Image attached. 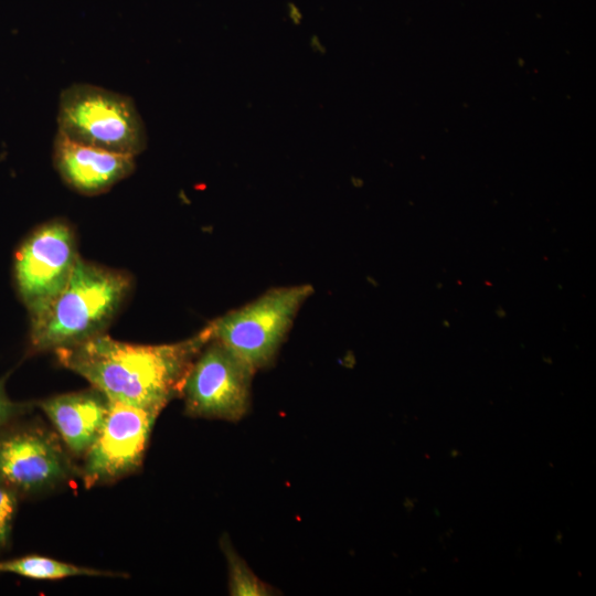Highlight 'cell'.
I'll return each mask as SVG.
<instances>
[{
	"label": "cell",
	"instance_id": "obj_1",
	"mask_svg": "<svg viewBox=\"0 0 596 596\" xmlns=\"http://www.w3.org/2000/svg\"><path fill=\"white\" fill-rule=\"evenodd\" d=\"M212 337V322L185 340L164 344L128 343L99 333L54 353L61 365L109 400L161 412L180 397L192 362Z\"/></svg>",
	"mask_w": 596,
	"mask_h": 596
},
{
	"label": "cell",
	"instance_id": "obj_2",
	"mask_svg": "<svg viewBox=\"0 0 596 596\" xmlns=\"http://www.w3.org/2000/svg\"><path fill=\"white\" fill-rule=\"evenodd\" d=\"M129 289L127 274L78 257L63 289L31 317L30 350L54 352L102 333Z\"/></svg>",
	"mask_w": 596,
	"mask_h": 596
},
{
	"label": "cell",
	"instance_id": "obj_3",
	"mask_svg": "<svg viewBox=\"0 0 596 596\" xmlns=\"http://www.w3.org/2000/svg\"><path fill=\"white\" fill-rule=\"evenodd\" d=\"M57 132L84 145L135 157L147 146L146 127L134 100L91 84H73L61 93Z\"/></svg>",
	"mask_w": 596,
	"mask_h": 596
},
{
	"label": "cell",
	"instance_id": "obj_4",
	"mask_svg": "<svg viewBox=\"0 0 596 596\" xmlns=\"http://www.w3.org/2000/svg\"><path fill=\"white\" fill-rule=\"evenodd\" d=\"M309 284L270 288L248 304L212 321L213 337L255 372L270 368L305 301Z\"/></svg>",
	"mask_w": 596,
	"mask_h": 596
},
{
	"label": "cell",
	"instance_id": "obj_5",
	"mask_svg": "<svg viewBox=\"0 0 596 596\" xmlns=\"http://www.w3.org/2000/svg\"><path fill=\"white\" fill-rule=\"evenodd\" d=\"M255 371L212 337L185 376L181 395L191 417L238 422L251 408Z\"/></svg>",
	"mask_w": 596,
	"mask_h": 596
},
{
	"label": "cell",
	"instance_id": "obj_6",
	"mask_svg": "<svg viewBox=\"0 0 596 596\" xmlns=\"http://www.w3.org/2000/svg\"><path fill=\"white\" fill-rule=\"evenodd\" d=\"M78 257L73 230L62 220L39 226L24 240L15 255L14 280L30 318L63 289Z\"/></svg>",
	"mask_w": 596,
	"mask_h": 596
},
{
	"label": "cell",
	"instance_id": "obj_7",
	"mask_svg": "<svg viewBox=\"0 0 596 596\" xmlns=\"http://www.w3.org/2000/svg\"><path fill=\"white\" fill-rule=\"evenodd\" d=\"M0 428V485L15 494L56 487L77 470L60 439L36 425Z\"/></svg>",
	"mask_w": 596,
	"mask_h": 596
},
{
	"label": "cell",
	"instance_id": "obj_8",
	"mask_svg": "<svg viewBox=\"0 0 596 596\" xmlns=\"http://www.w3.org/2000/svg\"><path fill=\"white\" fill-rule=\"evenodd\" d=\"M161 412L109 400L105 423L79 470L86 488L114 482L141 467Z\"/></svg>",
	"mask_w": 596,
	"mask_h": 596
},
{
	"label": "cell",
	"instance_id": "obj_9",
	"mask_svg": "<svg viewBox=\"0 0 596 596\" xmlns=\"http://www.w3.org/2000/svg\"><path fill=\"white\" fill-rule=\"evenodd\" d=\"M53 162L74 191L96 195L108 191L135 170V156L84 145L56 132Z\"/></svg>",
	"mask_w": 596,
	"mask_h": 596
},
{
	"label": "cell",
	"instance_id": "obj_10",
	"mask_svg": "<svg viewBox=\"0 0 596 596\" xmlns=\"http://www.w3.org/2000/svg\"><path fill=\"white\" fill-rule=\"evenodd\" d=\"M60 439L75 456L83 457L96 440L109 409V398L99 390L60 394L40 401Z\"/></svg>",
	"mask_w": 596,
	"mask_h": 596
},
{
	"label": "cell",
	"instance_id": "obj_11",
	"mask_svg": "<svg viewBox=\"0 0 596 596\" xmlns=\"http://www.w3.org/2000/svg\"><path fill=\"white\" fill-rule=\"evenodd\" d=\"M0 573H11L41 581L61 579L74 576H113L111 572L62 562L42 555H24L0 561Z\"/></svg>",
	"mask_w": 596,
	"mask_h": 596
},
{
	"label": "cell",
	"instance_id": "obj_12",
	"mask_svg": "<svg viewBox=\"0 0 596 596\" xmlns=\"http://www.w3.org/2000/svg\"><path fill=\"white\" fill-rule=\"evenodd\" d=\"M221 546L227 562L230 595L267 596L275 594V589L270 585L252 572L246 562L233 549L228 539L223 538Z\"/></svg>",
	"mask_w": 596,
	"mask_h": 596
},
{
	"label": "cell",
	"instance_id": "obj_13",
	"mask_svg": "<svg viewBox=\"0 0 596 596\" xmlns=\"http://www.w3.org/2000/svg\"><path fill=\"white\" fill-rule=\"evenodd\" d=\"M17 508L18 494L0 485V551L10 542Z\"/></svg>",
	"mask_w": 596,
	"mask_h": 596
},
{
	"label": "cell",
	"instance_id": "obj_14",
	"mask_svg": "<svg viewBox=\"0 0 596 596\" xmlns=\"http://www.w3.org/2000/svg\"><path fill=\"white\" fill-rule=\"evenodd\" d=\"M29 409L28 404L12 401L6 392L4 381L0 379V428Z\"/></svg>",
	"mask_w": 596,
	"mask_h": 596
},
{
	"label": "cell",
	"instance_id": "obj_15",
	"mask_svg": "<svg viewBox=\"0 0 596 596\" xmlns=\"http://www.w3.org/2000/svg\"><path fill=\"white\" fill-rule=\"evenodd\" d=\"M286 12L289 21L296 25L300 24L302 21V12L297 4L294 2H288L286 7Z\"/></svg>",
	"mask_w": 596,
	"mask_h": 596
},
{
	"label": "cell",
	"instance_id": "obj_16",
	"mask_svg": "<svg viewBox=\"0 0 596 596\" xmlns=\"http://www.w3.org/2000/svg\"><path fill=\"white\" fill-rule=\"evenodd\" d=\"M310 47L317 52L323 54L326 52L324 45L321 43L317 35H312L310 39Z\"/></svg>",
	"mask_w": 596,
	"mask_h": 596
},
{
	"label": "cell",
	"instance_id": "obj_17",
	"mask_svg": "<svg viewBox=\"0 0 596 596\" xmlns=\"http://www.w3.org/2000/svg\"><path fill=\"white\" fill-rule=\"evenodd\" d=\"M496 313H497V316L500 317V318L505 317V311H504L501 307H498V308H497Z\"/></svg>",
	"mask_w": 596,
	"mask_h": 596
}]
</instances>
